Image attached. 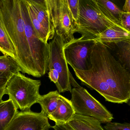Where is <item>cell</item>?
<instances>
[{
	"label": "cell",
	"mask_w": 130,
	"mask_h": 130,
	"mask_svg": "<svg viewBox=\"0 0 130 130\" xmlns=\"http://www.w3.org/2000/svg\"><path fill=\"white\" fill-rule=\"evenodd\" d=\"M96 41L84 35L64 44L63 52L68 64L74 69L88 70L89 58Z\"/></svg>",
	"instance_id": "obj_9"
},
{
	"label": "cell",
	"mask_w": 130,
	"mask_h": 130,
	"mask_svg": "<svg viewBox=\"0 0 130 130\" xmlns=\"http://www.w3.org/2000/svg\"><path fill=\"white\" fill-rule=\"evenodd\" d=\"M32 7L36 18L48 34L50 40L55 34L54 26L46 0H28Z\"/></svg>",
	"instance_id": "obj_11"
},
{
	"label": "cell",
	"mask_w": 130,
	"mask_h": 130,
	"mask_svg": "<svg viewBox=\"0 0 130 130\" xmlns=\"http://www.w3.org/2000/svg\"><path fill=\"white\" fill-rule=\"evenodd\" d=\"M67 1L70 11L77 26L79 15V0H67Z\"/></svg>",
	"instance_id": "obj_22"
},
{
	"label": "cell",
	"mask_w": 130,
	"mask_h": 130,
	"mask_svg": "<svg viewBox=\"0 0 130 130\" xmlns=\"http://www.w3.org/2000/svg\"><path fill=\"white\" fill-rule=\"evenodd\" d=\"M79 15L75 32L95 39L97 36L109 28L122 27L109 20L103 14L95 0H79Z\"/></svg>",
	"instance_id": "obj_4"
},
{
	"label": "cell",
	"mask_w": 130,
	"mask_h": 130,
	"mask_svg": "<svg viewBox=\"0 0 130 130\" xmlns=\"http://www.w3.org/2000/svg\"><path fill=\"white\" fill-rule=\"evenodd\" d=\"M75 114L70 100L60 95L56 110L47 117L55 124H64L68 122Z\"/></svg>",
	"instance_id": "obj_12"
},
{
	"label": "cell",
	"mask_w": 130,
	"mask_h": 130,
	"mask_svg": "<svg viewBox=\"0 0 130 130\" xmlns=\"http://www.w3.org/2000/svg\"><path fill=\"white\" fill-rule=\"evenodd\" d=\"M104 128L105 130H130V124L127 122L120 123L111 122L106 123Z\"/></svg>",
	"instance_id": "obj_24"
},
{
	"label": "cell",
	"mask_w": 130,
	"mask_h": 130,
	"mask_svg": "<svg viewBox=\"0 0 130 130\" xmlns=\"http://www.w3.org/2000/svg\"><path fill=\"white\" fill-rule=\"evenodd\" d=\"M51 127L44 112L29 110L18 112L5 130H48Z\"/></svg>",
	"instance_id": "obj_10"
},
{
	"label": "cell",
	"mask_w": 130,
	"mask_h": 130,
	"mask_svg": "<svg viewBox=\"0 0 130 130\" xmlns=\"http://www.w3.org/2000/svg\"><path fill=\"white\" fill-rule=\"evenodd\" d=\"M51 127L53 128L55 130H73L67 123L60 124H55L54 126H51Z\"/></svg>",
	"instance_id": "obj_26"
},
{
	"label": "cell",
	"mask_w": 130,
	"mask_h": 130,
	"mask_svg": "<svg viewBox=\"0 0 130 130\" xmlns=\"http://www.w3.org/2000/svg\"><path fill=\"white\" fill-rule=\"evenodd\" d=\"M103 14L108 19L122 26L121 17L123 11L115 4L108 0H95Z\"/></svg>",
	"instance_id": "obj_16"
},
{
	"label": "cell",
	"mask_w": 130,
	"mask_h": 130,
	"mask_svg": "<svg viewBox=\"0 0 130 130\" xmlns=\"http://www.w3.org/2000/svg\"><path fill=\"white\" fill-rule=\"evenodd\" d=\"M121 25L124 29L130 32V13L123 12L121 17Z\"/></svg>",
	"instance_id": "obj_25"
},
{
	"label": "cell",
	"mask_w": 130,
	"mask_h": 130,
	"mask_svg": "<svg viewBox=\"0 0 130 130\" xmlns=\"http://www.w3.org/2000/svg\"><path fill=\"white\" fill-rule=\"evenodd\" d=\"M55 32L62 37L64 43L75 38L77 25L70 11L67 0H46Z\"/></svg>",
	"instance_id": "obj_8"
},
{
	"label": "cell",
	"mask_w": 130,
	"mask_h": 130,
	"mask_svg": "<svg viewBox=\"0 0 130 130\" xmlns=\"http://www.w3.org/2000/svg\"><path fill=\"white\" fill-rule=\"evenodd\" d=\"M94 39L103 44L128 41L130 40V32L120 26H114L107 29Z\"/></svg>",
	"instance_id": "obj_14"
},
{
	"label": "cell",
	"mask_w": 130,
	"mask_h": 130,
	"mask_svg": "<svg viewBox=\"0 0 130 130\" xmlns=\"http://www.w3.org/2000/svg\"><path fill=\"white\" fill-rule=\"evenodd\" d=\"M25 1L27 6L32 25L38 38L44 43H48V41L50 40L48 34L37 19L35 11L28 1L25 0Z\"/></svg>",
	"instance_id": "obj_19"
},
{
	"label": "cell",
	"mask_w": 130,
	"mask_h": 130,
	"mask_svg": "<svg viewBox=\"0 0 130 130\" xmlns=\"http://www.w3.org/2000/svg\"><path fill=\"white\" fill-rule=\"evenodd\" d=\"M60 95V93L56 90L49 92L45 95H41L39 96L38 103L40 104L42 111L47 116H49L56 110Z\"/></svg>",
	"instance_id": "obj_18"
},
{
	"label": "cell",
	"mask_w": 130,
	"mask_h": 130,
	"mask_svg": "<svg viewBox=\"0 0 130 130\" xmlns=\"http://www.w3.org/2000/svg\"><path fill=\"white\" fill-rule=\"evenodd\" d=\"M20 4L25 23V32L32 60L38 77L44 76L48 71L49 45L38 38L32 25L25 0H20Z\"/></svg>",
	"instance_id": "obj_6"
},
{
	"label": "cell",
	"mask_w": 130,
	"mask_h": 130,
	"mask_svg": "<svg viewBox=\"0 0 130 130\" xmlns=\"http://www.w3.org/2000/svg\"><path fill=\"white\" fill-rule=\"evenodd\" d=\"M12 75L5 72H0V102L3 101V96L6 94L5 90L9 79Z\"/></svg>",
	"instance_id": "obj_23"
},
{
	"label": "cell",
	"mask_w": 130,
	"mask_h": 130,
	"mask_svg": "<svg viewBox=\"0 0 130 130\" xmlns=\"http://www.w3.org/2000/svg\"><path fill=\"white\" fill-rule=\"evenodd\" d=\"M0 23L16 51L22 72L38 77L25 32L20 0H0Z\"/></svg>",
	"instance_id": "obj_2"
},
{
	"label": "cell",
	"mask_w": 130,
	"mask_h": 130,
	"mask_svg": "<svg viewBox=\"0 0 130 130\" xmlns=\"http://www.w3.org/2000/svg\"><path fill=\"white\" fill-rule=\"evenodd\" d=\"M18 108L9 99L0 102V130H5L15 115Z\"/></svg>",
	"instance_id": "obj_17"
},
{
	"label": "cell",
	"mask_w": 130,
	"mask_h": 130,
	"mask_svg": "<svg viewBox=\"0 0 130 130\" xmlns=\"http://www.w3.org/2000/svg\"><path fill=\"white\" fill-rule=\"evenodd\" d=\"M73 70L82 84L96 90L106 101L127 103L130 99V72L103 43L96 42L90 53L88 70Z\"/></svg>",
	"instance_id": "obj_1"
},
{
	"label": "cell",
	"mask_w": 130,
	"mask_h": 130,
	"mask_svg": "<svg viewBox=\"0 0 130 130\" xmlns=\"http://www.w3.org/2000/svg\"><path fill=\"white\" fill-rule=\"evenodd\" d=\"M70 101L76 114L95 119L100 123L111 122L112 114L82 87L72 89Z\"/></svg>",
	"instance_id": "obj_7"
},
{
	"label": "cell",
	"mask_w": 130,
	"mask_h": 130,
	"mask_svg": "<svg viewBox=\"0 0 130 130\" xmlns=\"http://www.w3.org/2000/svg\"><path fill=\"white\" fill-rule=\"evenodd\" d=\"M0 52L4 55L10 56L16 61V51L10 38L0 23Z\"/></svg>",
	"instance_id": "obj_20"
},
{
	"label": "cell",
	"mask_w": 130,
	"mask_h": 130,
	"mask_svg": "<svg viewBox=\"0 0 130 130\" xmlns=\"http://www.w3.org/2000/svg\"><path fill=\"white\" fill-rule=\"evenodd\" d=\"M48 76L55 84L58 92L71 93V85L74 88L81 87L74 79L68 66L63 52L64 41L60 36L55 32L54 38L49 42Z\"/></svg>",
	"instance_id": "obj_3"
},
{
	"label": "cell",
	"mask_w": 130,
	"mask_h": 130,
	"mask_svg": "<svg viewBox=\"0 0 130 130\" xmlns=\"http://www.w3.org/2000/svg\"><path fill=\"white\" fill-rule=\"evenodd\" d=\"M41 84V80L27 77L19 71L9 79L5 92L18 109L27 111L38 103Z\"/></svg>",
	"instance_id": "obj_5"
},
{
	"label": "cell",
	"mask_w": 130,
	"mask_h": 130,
	"mask_svg": "<svg viewBox=\"0 0 130 130\" xmlns=\"http://www.w3.org/2000/svg\"><path fill=\"white\" fill-rule=\"evenodd\" d=\"M122 9L123 12L130 13V0H126Z\"/></svg>",
	"instance_id": "obj_27"
},
{
	"label": "cell",
	"mask_w": 130,
	"mask_h": 130,
	"mask_svg": "<svg viewBox=\"0 0 130 130\" xmlns=\"http://www.w3.org/2000/svg\"><path fill=\"white\" fill-rule=\"evenodd\" d=\"M67 123L73 130H105L95 119L78 114H75Z\"/></svg>",
	"instance_id": "obj_15"
},
{
	"label": "cell",
	"mask_w": 130,
	"mask_h": 130,
	"mask_svg": "<svg viewBox=\"0 0 130 130\" xmlns=\"http://www.w3.org/2000/svg\"><path fill=\"white\" fill-rule=\"evenodd\" d=\"M104 44L109 50H112L113 57L117 58L116 59L125 69L130 72V40Z\"/></svg>",
	"instance_id": "obj_13"
},
{
	"label": "cell",
	"mask_w": 130,
	"mask_h": 130,
	"mask_svg": "<svg viewBox=\"0 0 130 130\" xmlns=\"http://www.w3.org/2000/svg\"><path fill=\"white\" fill-rule=\"evenodd\" d=\"M22 72L21 68L12 58L7 55L0 56V72H5L13 75Z\"/></svg>",
	"instance_id": "obj_21"
}]
</instances>
